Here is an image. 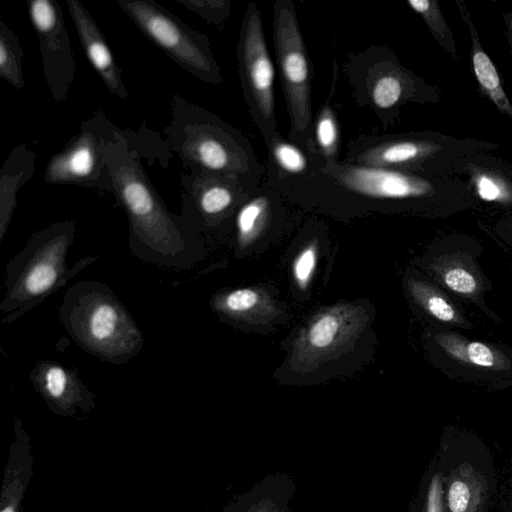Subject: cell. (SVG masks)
<instances>
[{"mask_svg": "<svg viewBox=\"0 0 512 512\" xmlns=\"http://www.w3.org/2000/svg\"><path fill=\"white\" fill-rule=\"evenodd\" d=\"M111 181L110 193L128 219V247L138 259L176 270L193 266L199 256L194 230L180 215L171 213L144 170L122 129L104 149Z\"/></svg>", "mask_w": 512, "mask_h": 512, "instance_id": "1", "label": "cell"}, {"mask_svg": "<svg viewBox=\"0 0 512 512\" xmlns=\"http://www.w3.org/2000/svg\"><path fill=\"white\" fill-rule=\"evenodd\" d=\"M76 233L75 220H61L36 231L6 264L1 324H11L60 290L97 256L66 263Z\"/></svg>", "mask_w": 512, "mask_h": 512, "instance_id": "2", "label": "cell"}, {"mask_svg": "<svg viewBox=\"0 0 512 512\" xmlns=\"http://www.w3.org/2000/svg\"><path fill=\"white\" fill-rule=\"evenodd\" d=\"M58 314L72 340L102 362L126 364L143 348L142 331L105 283H74L64 293Z\"/></svg>", "mask_w": 512, "mask_h": 512, "instance_id": "3", "label": "cell"}, {"mask_svg": "<svg viewBox=\"0 0 512 512\" xmlns=\"http://www.w3.org/2000/svg\"><path fill=\"white\" fill-rule=\"evenodd\" d=\"M169 103L171 121L163 131L185 168L228 176L239 171V147L220 119L180 94Z\"/></svg>", "mask_w": 512, "mask_h": 512, "instance_id": "4", "label": "cell"}, {"mask_svg": "<svg viewBox=\"0 0 512 512\" xmlns=\"http://www.w3.org/2000/svg\"><path fill=\"white\" fill-rule=\"evenodd\" d=\"M122 11L158 49L198 79L222 82L209 39L154 0H115Z\"/></svg>", "mask_w": 512, "mask_h": 512, "instance_id": "5", "label": "cell"}, {"mask_svg": "<svg viewBox=\"0 0 512 512\" xmlns=\"http://www.w3.org/2000/svg\"><path fill=\"white\" fill-rule=\"evenodd\" d=\"M118 129L102 110L94 112L81 123L79 132L63 149L49 159L44 171L45 182L110 193L104 149Z\"/></svg>", "mask_w": 512, "mask_h": 512, "instance_id": "6", "label": "cell"}, {"mask_svg": "<svg viewBox=\"0 0 512 512\" xmlns=\"http://www.w3.org/2000/svg\"><path fill=\"white\" fill-rule=\"evenodd\" d=\"M349 190L378 199L473 200L469 185L456 176H434L376 167L346 166L338 174Z\"/></svg>", "mask_w": 512, "mask_h": 512, "instance_id": "7", "label": "cell"}, {"mask_svg": "<svg viewBox=\"0 0 512 512\" xmlns=\"http://www.w3.org/2000/svg\"><path fill=\"white\" fill-rule=\"evenodd\" d=\"M274 44L292 127L304 132L311 120L310 70L293 5L280 1L274 8Z\"/></svg>", "mask_w": 512, "mask_h": 512, "instance_id": "8", "label": "cell"}, {"mask_svg": "<svg viewBox=\"0 0 512 512\" xmlns=\"http://www.w3.org/2000/svg\"><path fill=\"white\" fill-rule=\"evenodd\" d=\"M243 89L260 127L270 133L275 125V69L266 45L262 20L254 4L246 11L238 43Z\"/></svg>", "mask_w": 512, "mask_h": 512, "instance_id": "9", "label": "cell"}, {"mask_svg": "<svg viewBox=\"0 0 512 512\" xmlns=\"http://www.w3.org/2000/svg\"><path fill=\"white\" fill-rule=\"evenodd\" d=\"M45 81L57 105L66 102L74 81L76 63L63 11L55 0H28Z\"/></svg>", "mask_w": 512, "mask_h": 512, "instance_id": "10", "label": "cell"}, {"mask_svg": "<svg viewBox=\"0 0 512 512\" xmlns=\"http://www.w3.org/2000/svg\"><path fill=\"white\" fill-rule=\"evenodd\" d=\"M365 324L356 307L341 305L315 316L294 345L293 364L310 368L347 349Z\"/></svg>", "mask_w": 512, "mask_h": 512, "instance_id": "11", "label": "cell"}, {"mask_svg": "<svg viewBox=\"0 0 512 512\" xmlns=\"http://www.w3.org/2000/svg\"><path fill=\"white\" fill-rule=\"evenodd\" d=\"M35 391L48 409L61 417H75L78 412H91L96 397L81 380L78 372L52 360L38 361L30 371Z\"/></svg>", "mask_w": 512, "mask_h": 512, "instance_id": "12", "label": "cell"}, {"mask_svg": "<svg viewBox=\"0 0 512 512\" xmlns=\"http://www.w3.org/2000/svg\"><path fill=\"white\" fill-rule=\"evenodd\" d=\"M230 178L201 170H191L181 176V216L192 229L197 222L213 224L231 208L235 194Z\"/></svg>", "mask_w": 512, "mask_h": 512, "instance_id": "13", "label": "cell"}, {"mask_svg": "<svg viewBox=\"0 0 512 512\" xmlns=\"http://www.w3.org/2000/svg\"><path fill=\"white\" fill-rule=\"evenodd\" d=\"M67 8L83 50L108 91L127 100L128 91L107 41L90 12L79 0H67Z\"/></svg>", "mask_w": 512, "mask_h": 512, "instance_id": "14", "label": "cell"}, {"mask_svg": "<svg viewBox=\"0 0 512 512\" xmlns=\"http://www.w3.org/2000/svg\"><path fill=\"white\" fill-rule=\"evenodd\" d=\"M34 474L31 437L22 420H13V440L4 468L0 495V512H19L25 492Z\"/></svg>", "mask_w": 512, "mask_h": 512, "instance_id": "15", "label": "cell"}, {"mask_svg": "<svg viewBox=\"0 0 512 512\" xmlns=\"http://www.w3.org/2000/svg\"><path fill=\"white\" fill-rule=\"evenodd\" d=\"M463 174L474 195L481 200L512 206V166L506 161L490 151H477L466 158Z\"/></svg>", "mask_w": 512, "mask_h": 512, "instance_id": "16", "label": "cell"}, {"mask_svg": "<svg viewBox=\"0 0 512 512\" xmlns=\"http://www.w3.org/2000/svg\"><path fill=\"white\" fill-rule=\"evenodd\" d=\"M35 152L26 143L15 146L5 159L0 171V242L10 226L17 194L35 172Z\"/></svg>", "mask_w": 512, "mask_h": 512, "instance_id": "17", "label": "cell"}, {"mask_svg": "<svg viewBox=\"0 0 512 512\" xmlns=\"http://www.w3.org/2000/svg\"><path fill=\"white\" fill-rule=\"evenodd\" d=\"M456 5L470 34L471 64L479 89L501 114L512 119V103L504 90L494 63L481 44L472 16L463 1L457 0Z\"/></svg>", "mask_w": 512, "mask_h": 512, "instance_id": "18", "label": "cell"}, {"mask_svg": "<svg viewBox=\"0 0 512 512\" xmlns=\"http://www.w3.org/2000/svg\"><path fill=\"white\" fill-rule=\"evenodd\" d=\"M487 487L485 476L472 464H459L445 482L444 512H483Z\"/></svg>", "mask_w": 512, "mask_h": 512, "instance_id": "19", "label": "cell"}, {"mask_svg": "<svg viewBox=\"0 0 512 512\" xmlns=\"http://www.w3.org/2000/svg\"><path fill=\"white\" fill-rule=\"evenodd\" d=\"M434 278L454 293L469 300H478L484 291L480 271L469 254H445L429 265Z\"/></svg>", "mask_w": 512, "mask_h": 512, "instance_id": "20", "label": "cell"}, {"mask_svg": "<svg viewBox=\"0 0 512 512\" xmlns=\"http://www.w3.org/2000/svg\"><path fill=\"white\" fill-rule=\"evenodd\" d=\"M211 307L223 317L246 322L269 320L276 314L269 295L254 288L218 292L211 299Z\"/></svg>", "mask_w": 512, "mask_h": 512, "instance_id": "21", "label": "cell"}, {"mask_svg": "<svg viewBox=\"0 0 512 512\" xmlns=\"http://www.w3.org/2000/svg\"><path fill=\"white\" fill-rule=\"evenodd\" d=\"M435 342L454 360L492 370H508L510 361L500 350L482 342L470 341L459 334L446 332L434 336Z\"/></svg>", "mask_w": 512, "mask_h": 512, "instance_id": "22", "label": "cell"}, {"mask_svg": "<svg viewBox=\"0 0 512 512\" xmlns=\"http://www.w3.org/2000/svg\"><path fill=\"white\" fill-rule=\"evenodd\" d=\"M408 289L414 301L435 319L468 326L466 318L438 288L428 282L409 279Z\"/></svg>", "mask_w": 512, "mask_h": 512, "instance_id": "23", "label": "cell"}, {"mask_svg": "<svg viewBox=\"0 0 512 512\" xmlns=\"http://www.w3.org/2000/svg\"><path fill=\"white\" fill-rule=\"evenodd\" d=\"M23 56L17 35L0 19V77L17 90L26 86L22 67Z\"/></svg>", "mask_w": 512, "mask_h": 512, "instance_id": "24", "label": "cell"}, {"mask_svg": "<svg viewBox=\"0 0 512 512\" xmlns=\"http://www.w3.org/2000/svg\"><path fill=\"white\" fill-rule=\"evenodd\" d=\"M408 5L418 13L426 23L430 33L438 44L454 59H459L455 39L440 9L434 0H409Z\"/></svg>", "mask_w": 512, "mask_h": 512, "instance_id": "25", "label": "cell"}, {"mask_svg": "<svg viewBox=\"0 0 512 512\" xmlns=\"http://www.w3.org/2000/svg\"><path fill=\"white\" fill-rule=\"evenodd\" d=\"M268 212V202L264 197L255 198L239 210L236 217L237 242L241 248L252 243L263 229Z\"/></svg>", "mask_w": 512, "mask_h": 512, "instance_id": "26", "label": "cell"}, {"mask_svg": "<svg viewBox=\"0 0 512 512\" xmlns=\"http://www.w3.org/2000/svg\"><path fill=\"white\" fill-rule=\"evenodd\" d=\"M262 483L226 507L225 512H286L287 498Z\"/></svg>", "mask_w": 512, "mask_h": 512, "instance_id": "27", "label": "cell"}, {"mask_svg": "<svg viewBox=\"0 0 512 512\" xmlns=\"http://www.w3.org/2000/svg\"><path fill=\"white\" fill-rule=\"evenodd\" d=\"M212 25L221 24L229 15L230 2L225 0H174Z\"/></svg>", "mask_w": 512, "mask_h": 512, "instance_id": "28", "label": "cell"}, {"mask_svg": "<svg viewBox=\"0 0 512 512\" xmlns=\"http://www.w3.org/2000/svg\"><path fill=\"white\" fill-rule=\"evenodd\" d=\"M272 154L276 163L288 173L298 174L307 168L305 155L293 144L285 141H274Z\"/></svg>", "mask_w": 512, "mask_h": 512, "instance_id": "29", "label": "cell"}, {"mask_svg": "<svg viewBox=\"0 0 512 512\" xmlns=\"http://www.w3.org/2000/svg\"><path fill=\"white\" fill-rule=\"evenodd\" d=\"M317 243L305 246L296 256L293 265V278L301 290H305L312 278L317 263Z\"/></svg>", "mask_w": 512, "mask_h": 512, "instance_id": "30", "label": "cell"}, {"mask_svg": "<svg viewBox=\"0 0 512 512\" xmlns=\"http://www.w3.org/2000/svg\"><path fill=\"white\" fill-rule=\"evenodd\" d=\"M316 141L323 152L332 154L338 142V128L329 109L321 112L315 128Z\"/></svg>", "mask_w": 512, "mask_h": 512, "instance_id": "31", "label": "cell"}, {"mask_svg": "<svg viewBox=\"0 0 512 512\" xmlns=\"http://www.w3.org/2000/svg\"><path fill=\"white\" fill-rule=\"evenodd\" d=\"M425 512H444L443 476L435 474L428 487Z\"/></svg>", "mask_w": 512, "mask_h": 512, "instance_id": "32", "label": "cell"}, {"mask_svg": "<svg viewBox=\"0 0 512 512\" xmlns=\"http://www.w3.org/2000/svg\"><path fill=\"white\" fill-rule=\"evenodd\" d=\"M503 20L506 26V35L512 55V11L503 13Z\"/></svg>", "mask_w": 512, "mask_h": 512, "instance_id": "33", "label": "cell"}, {"mask_svg": "<svg viewBox=\"0 0 512 512\" xmlns=\"http://www.w3.org/2000/svg\"><path fill=\"white\" fill-rule=\"evenodd\" d=\"M511 229H512V224H511Z\"/></svg>", "mask_w": 512, "mask_h": 512, "instance_id": "34", "label": "cell"}]
</instances>
